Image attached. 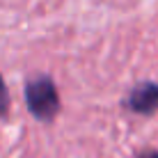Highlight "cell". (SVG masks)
<instances>
[{
	"label": "cell",
	"instance_id": "7a4b0ae2",
	"mask_svg": "<svg viewBox=\"0 0 158 158\" xmlns=\"http://www.w3.org/2000/svg\"><path fill=\"white\" fill-rule=\"evenodd\" d=\"M126 106L133 112L140 115H151L158 110V85L156 83H142L138 87H133L128 94Z\"/></svg>",
	"mask_w": 158,
	"mask_h": 158
},
{
	"label": "cell",
	"instance_id": "277c9868",
	"mask_svg": "<svg viewBox=\"0 0 158 158\" xmlns=\"http://www.w3.org/2000/svg\"><path fill=\"white\" fill-rule=\"evenodd\" d=\"M138 158H158V151H144V154H140Z\"/></svg>",
	"mask_w": 158,
	"mask_h": 158
},
{
	"label": "cell",
	"instance_id": "6da1fadb",
	"mask_svg": "<svg viewBox=\"0 0 158 158\" xmlns=\"http://www.w3.org/2000/svg\"><path fill=\"white\" fill-rule=\"evenodd\" d=\"M25 103L28 110L35 115L39 122H51L60 112V96L48 76H37L25 85Z\"/></svg>",
	"mask_w": 158,
	"mask_h": 158
},
{
	"label": "cell",
	"instance_id": "3957f363",
	"mask_svg": "<svg viewBox=\"0 0 158 158\" xmlns=\"http://www.w3.org/2000/svg\"><path fill=\"white\" fill-rule=\"evenodd\" d=\"M7 110H9V94H7V85L0 76V117L7 115Z\"/></svg>",
	"mask_w": 158,
	"mask_h": 158
}]
</instances>
